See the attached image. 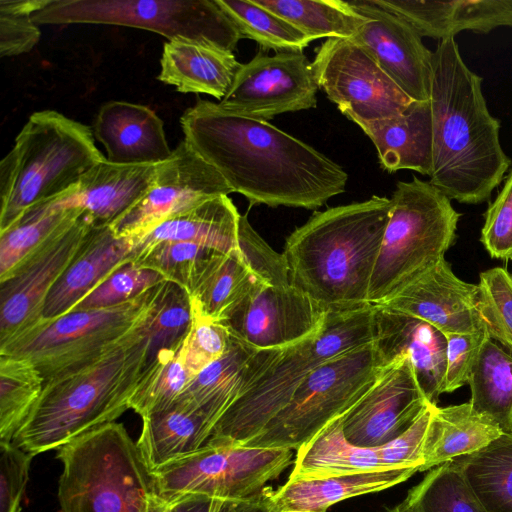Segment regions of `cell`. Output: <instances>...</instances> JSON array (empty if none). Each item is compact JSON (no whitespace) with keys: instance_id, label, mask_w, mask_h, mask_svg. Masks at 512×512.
<instances>
[{"instance_id":"cell-1","label":"cell","mask_w":512,"mask_h":512,"mask_svg":"<svg viewBox=\"0 0 512 512\" xmlns=\"http://www.w3.org/2000/svg\"><path fill=\"white\" fill-rule=\"evenodd\" d=\"M180 124L189 147L250 205L314 210L345 191L339 164L269 122L199 99Z\"/></svg>"},{"instance_id":"cell-2","label":"cell","mask_w":512,"mask_h":512,"mask_svg":"<svg viewBox=\"0 0 512 512\" xmlns=\"http://www.w3.org/2000/svg\"><path fill=\"white\" fill-rule=\"evenodd\" d=\"M429 101L430 183L459 203L489 200L511 160L500 143V123L488 110L482 78L465 64L454 37L439 41L433 51Z\"/></svg>"},{"instance_id":"cell-3","label":"cell","mask_w":512,"mask_h":512,"mask_svg":"<svg viewBox=\"0 0 512 512\" xmlns=\"http://www.w3.org/2000/svg\"><path fill=\"white\" fill-rule=\"evenodd\" d=\"M390 208L374 195L314 212L285 242L291 284L325 311L368 304Z\"/></svg>"},{"instance_id":"cell-4","label":"cell","mask_w":512,"mask_h":512,"mask_svg":"<svg viewBox=\"0 0 512 512\" xmlns=\"http://www.w3.org/2000/svg\"><path fill=\"white\" fill-rule=\"evenodd\" d=\"M147 322L97 360L46 381L12 442L34 455L58 450L130 409L147 365Z\"/></svg>"},{"instance_id":"cell-5","label":"cell","mask_w":512,"mask_h":512,"mask_svg":"<svg viewBox=\"0 0 512 512\" xmlns=\"http://www.w3.org/2000/svg\"><path fill=\"white\" fill-rule=\"evenodd\" d=\"M104 159L90 127L52 110L33 113L0 163V233L31 208L75 190Z\"/></svg>"},{"instance_id":"cell-6","label":"cell","mask_w":512,"mask_h":512,"mask_svg":"<svg viewBox=\"0 0 512 512\" xmlns=\"http://www.w3.org/2000/svg\"><path fill=\"white\" fill-rule=\"evenodd\" d=\"M375 309L368 303L327 311L318 332L281 349L269 368L227 408L209 440L244 446L258 435L312 371L373 342Z\"/></svg>"},{"instance_id":"cell-7","label":"cell","mask_w":512,"mask_h":512,"mask_svg":"<svg viewBox=\"0 0 512 512\" xmlns=\"http://www.w3.org/2000/svg\"><path fill=\"white\" fill-rule=\"evenodd\" d=\"M56 451L60 512H157L152 473L123 424L97 427Z\"/></svg>"},{"instance_id":"cell-8","label":"cell","mask_w":512,"mask_h":512,"mask_svg":"<svg viewBox=\"0 0 512 512\" xmlns=\"http://www.w3.org/2000/svg\"><path fill=\"white\" fill-rule=\"evenodd\" d=\"M372 274L368 303L381 304L444 258L461 214L437 187L417 177L399 181Z\"/></svg>"},{"instance_id":"cell-9","label":"cell","mask_w":512,"mask_h":512,"mask_svg":"<svg viewBox=\"0 0 512 512\" xmlns=\"http://www.w3.org/2000/svg\"><path fill=\"white\" fill-rule=\"evenodd\" d=\"M384 366L373 342L329 360L304 379L289 403L244 446L297 450L343 417Z\"/></svg>"},{"instance_id":"cell-10","label":"cell","mask_w":512,"mask_h":512,"mask_svg":"<svg viewBox=\"0 0 512 512\" xmlns=\"http://www.w3.org/2000/svg\"><path fill=\"white\" fill-rule=\"evenodd\" d=\"M42 24H105L140 28L233 52L243 38L216 0H50L33 14Z\"/></svg>"},{"instance_id":"cell-11","label":"cell","mask_w":512,"mask_h":512,"mask_svg":"<svg viewBox=\"0 0 512 512\" xmlns=\"http://www.w3.org/2000/svg\"><path fill=\"white\" fill-rule=\"evenodd\" d=\"M156 286L118 305L63 315L7 355L29 360L45 382L77 370L118 347L147 322Z\"/></svg>"},{"instance_id":"cell-12","label":"cell","mask_w":512,"mask_h":512,"mask_svg":"<svg viewBox=\"0 0 512 512\" xmlns=\"http://www.w3.org/2000/svg\"><path fill=\"white\" fill-rule=\"evenodd\" d=\"M291 462V449L208 440L151 473L157 494L168 503L189 494L238 500L260 494Z\"/></svg>"},{"instance_id":"cell-13","label":"cell","mask_w":512,"mask_h":512,"mask_svg":"<svg viewBox=\"0 0 512 512\" xmlns=\"http://www.w3.org/2000/svg\"><path fill=\"white\" fill-rule=\"evenodd\" d=\"M94 222L84 214L50 238L0 282V355H7L43 326L47 297L87 240Z\"/></svg>"},{"instance_id":"cell-14","label":"cell","mask_w":512,"mask_h":512,"mask_svg":"<svg viewBox=\"0 0 512 512\" xmlns=\"http://www.w3.org/2000/svg\"><path fill=\"white\" fill-rule=\"evenodd\" d=\"M312 65L319 88L357 125L397 116L413 101L352 39L328 38Z\"/></svg>"},{"instance_id":"cell-15","label":"cell","mask_w":512,"mask_h":512,"mask_svg":"<svg viewBox=\"0 0 512 512\" xmlns=\"http://www.w3.org/2000/svg\"><path fill=\"white\" fill-rule=\"evenodd\" d=\"M319 89L312 62L303 52H259L242 64L218 105L268 122L275 116L315 108Z\"/></svg>"},{"instance_id":"cell-16","label":"cell","mask_w":512,"mask_h":512,"mask_svg":"<svg viewBox=\"0 0 512 512\" xmlns=\"http://www.w3.org/2000/svg\"><path fill=\"white\" fill-rule=\"evenodd\" d=\"M233 193L221 174L182 141L159 165L147 193L110 227L135 239L210 198Z\"/></svg>"},{"instance_id":"cell-17","label":"cell","mask_w":512,"mask_h":512,"mask_svg":"<svg viewBox=\"0 0 512 512\" xmlns=\"http://www.w3.org/2000/svg\"><path fill=\"white\" fill-rule=\"evenodd\" d=\"M326 314L292 284H260L220 324L256 350L283 349L318 332Z\"/></svg>"},{"instance_id":"cell-18","label":"cell","mask_w":512,"mask_h":512,"mask_svg":"<svg viewBox=\"0 0 512 512\" xmlns=\"http://www.w3.org/2000/svg\"><path fill=\"white\" fill-rule=\"evenodd\" d=\"M429 405L409 360L399 358L384 366L342 417L343 430L354 445L378 448L406 431Z\"/></svg>"},{"instance_id":"cell-19","label":"cell","mask_w":512,"mask_h":512,"mask_svg":"<svg viewBox=\"0 0 512 512\" xmlns=\"http://www.w3.org/2000/svg\"><path fill=\"white\" fill-rule=\"evenodd\" d=\"M350 5L366 20L352 39L413 101H428L433 52L403 18L373 0H352Z\"/></svg>"},{"instance_id":"cell-20","label":"cell","mask_w":512,"mask_h":512,"mask_svg":"<svg viewBox=\"0 0 512 512\" xmlns=\"http://www.w3.org/2000/svg\"><path fill=\"white\" fill-rule=\"evenodd\" d=\"M378 305L421 319L445 336L486 329L478 309V286L458 278L445 258Z\"/></svg>"},{"instance_id":"cell-21","label":"cell","mask_w":512,"mask_h":512,"mask_svg":"<svg viewBox=\"0 0 512 512\" xmlns=\"http://www.w3.org/2000/svg\"><path fill=\"white\" fill-rule=\"evenodd\" d=\"M375 306L373 344L383 363L408 359L427 400L437 405L444 393L446 336L421 319Z\"/></svg>"},{"instance_id":"cell-22","label":"cell","mask_w":512,"mask_h":512,"mask_svg":"<svg viewBox=\"0 0 512 512\" xmlns=\"http://www.w3.org/2000/svg\"><path fill=\"white\" fill-rule=\"evenodd\" d=\"M134 242L117 237L109 225H94L84 245L50 291L43 312V329L68 314L107 277L130 263Z\"/></svg>"},{"instance_id":"cell-23","label":"cell","mask_w":512,"mask_h":512,"mask_svg":"<svg viewBox=\"0 0 512 512\" xmlns=\"http://www.w3.org/2000/svg\"><path fill=\"white\" fill-rule=\"evenodd\" d=\"M94 136L111 163L158 165L172 154L163 121L140 104L110 101L102 105L94 121Z\"/></svg>"},{"instance_id":"cell-24","label":"cell","mask_w":512,"mask_h":512,"mask_svg":"<svg viewBox=\"0 0 512 512\" xmlns=\"http://www.w3.org/2000/svg\"><path fill=\"white\" fill-rule=\"evenodd\" d=\"M159 165L116 164L105 158L82 177L74 191L53 199L51 205L81 208L95 225L110 226L147 193Z\"/></svg>"},{"instance_id":"cell-25","label":"cell","mask_w":512,"mask_h":512,"mask_svg":"<svg viewBox=\"0 0 512 512\" xmlns=\"http://www.w3.org/2000/svg\"><path fill=\"white\" fill-rule=\"evenodd\" d=\"M407 21L421 37L444 40L469 30L512 27V0H373Z\"/></svg>"},{"instance_id":"cell-26","label":"cell","mask_w":512,"mask_h":512,"mask_svg":"<svg viewBox=\"0 0 512 512\" xmlns=\"http://www.w3.org/2000/svg\"><path fill=\"white\" fill-rule=\"evenodd\" d=\"M373 142L384 170H413L430 177L433 132L430 101H412L399 115L358 124Z\"/></svg>"},{"instance_id":"cell-27","label":"cell","mask_w":512,"mask_h":512,"mask_svg":"<svg viewBox=\"0 0 512 512\" xmlns=\"http://www.w3.org/2000/svg\"><path fill=\"white\" fill-rule=\"evenodd\" d=\"M158 79L183 93H204L222 100L241 67L233 52L188 39L164 43Z\"/></svg>"},{"instance_id":"cell-28","label":"cell","mask_w":512,"mask_h":512,"mask_svg":"<svg viewBox=\"0 0 512 512\" xmlns=\"http://www.w3.org/2000/svg\"><path fill=\"white\" fill-rule=\"evenodd\" d=\"M240 216L228 195L210 198L132 239L133 255L162 241L190 242L221 253H239Z\"/></svg>"},{"instance_id":"cell-29","label":"cell","mask_w":512,"mask_h":512,"mask_svg":"<svg viewBox=\"0 0 512 512\" xmlns=\"http://www.w3.org/2000/svg\"><path fill=\"white\" fill-rule=\"evenodd\" d=\"M418 470L381 469L322 479H288L278 490L269 491L273 508H294L319 512L343 500L386 490L405 482Z\"/></svg>"},{"instance_id":"cell-30","label":"cell","mask_w":512,"mask_h":512,"mask_svg":"<svg viewBox=\"0 0 512 512\" xmlns=\"http://www.w3.org/2000/svg\"><path fill=\"white\" fill-rule=\"evenodd\" d=\"M260 284L240 253L212 251L196 270L187 291L193 310L221 323Z\"/></svg>"},{"instance_id":"cell-31","label":"cell","mask_w":512,"mask_h":512,"mask_svg":"<svg viewBox=\"0 0 512 512\" xmlns=\"http://www.w3.org/2000/svg\"><path fill=\"white\" fill-rule=\"evenodd\" d=\"M502 430L477 413L470 402L433 407L419 472L472 454L494 441Z\"/></svg>"},{"instance_id":"cell-32","label":"cell","mask_w":512,"mask_h":512,"mask_svg":"<svg viewBox=\"0 0 512 512\" xmlns=\"http://www.w3.org/2000/svg\"><path fill=\"white\" fill-rule=\"evenodd\" d=\"M213 428L204 415L176 402L163 411L142 418L136 445L152 472L203 447Z\"/></svg>"},{"instance_id":"cell-33","label":"cell","mask_w":512,"mask_h":512,"mask_svg":"<svg viewBox=\"0 0 512 512\" xmlns=\"http://www.w3.org/2000/svg\"><path fill=\"white\" fill-rule=\"evenodd\" d=\"M296 451L288 479H322L389 469L382 464L377 448L360 447L347 439L342 417L328 424Z\"/></svg>"},{"instance_id":"cell-34","label":"cell","mask_w":512,"mask_h":512,"mask_svg":"<svg viewBox=\"0 0 512 512\" xmlns=\"http://www.w3.org/2000/svg\"><path fill=\"white\" fill-rule=\"evenodd\" d=\"M453 462L484 512H512V432Z\"/></svg>"},{"instance_id":"cell-35","label":"cell","mask_w":512,"mask_h":512,"mask_svg":"<svg viewBox=\"0 0 512 512\" xmlns=\"http://www.w3.org/2000/svg\"><path fill=\"white\" fill-rule=\"evenodd\" d=\"M472 408L512 432V353L492 339L483 343L468 379Z\"/></svg>"},{"instance_id":"cell-36","label":"cell","mask_w":512,"mask_h":512,"mask_svg":"<svg viewBox=\"0 0 512 512\" xmlns=\"http://www.w3.org/2000/svg\"><path fill=\"white\" fill-rule=\"evenodd\" d=\"M78 207H54L49 201L28 210L12 227L0 233V282L8 279L50 238L83 214Z\"/></svg>"},{"instance_id":"cell-37","label":"cell","mask_w":512,"mask_h":512,"mask_svg":"<svg viewBox=\"0 0 512 512\" xmlns=\"http://www.w3.org/2000/svg\"><path fill=\"white\" fill-rule=\"evenodd\" d=\"M279 15L310 37L352 38L365 22L348 1L341 0H254Z\"/></svg>"},{"instance_id":"cell-38","label":"cell","mask_w":512,"mask_h":512,"mask_svg":"<svg viewBox=\"0 0 512 512\" xmlns=\"http://www.w3.org/2000/svg\"><path fill=\"white\" fill-rule=\"evenodd\" d=\"M44 383L29 360L0 355V441L12 442L38 401Z\"/></svg>"},{"instance_id":"cell-39","label":"cell","mask_w":512,"mask_h":512,"mask_svg":"<svg viewBox=\"0 0 512 512\" xmlns=\"http://www.w3.org/2000/svg\"><path fill=\"white\" fill-rule=\"evenodd\" d=\"M193 319V305L188 291L168 280L158 283L147 322L146 367L159 354L175 351L182 345Z\"/></svg>"},{"instance_id":"cell-40","label":"cell","mask_w":512,"mask_h":512,"mask_svg":"<svg viewBox=\"0 0 512 512\" xmlns=\"http://www.w3.org/2000/svg\"><path fill=\"white\" fill-rule=\"evenodd\" d=\"M234 22L243 38L263 50L303 52L313 41L291 23L254 0H216Z\"/></svg>"},{"instance_id":"cell-41","label":"cell","mask_w":512,"mask_h":512,"mask_svg":"<svg viewBox=\"0 0 512 512\" xmlns=\"http://www.w3.org/2000/svg\"><path fill=\"white\" fill-rule=\"evenodd\" d=\"M181 346L175 351L159 354L145 368L130 401V409L141 418L174 405L192 379L183 362Z\"/></svg>"},{"instance_id":"cell-42","label":"cell","mask_w":512,"mask_h":512,"mask_svg":"<svg viewBox=\"0 0 512 512\" xmlns=\"http://www.w3.org/2000/svg\"><path fill=\"white\" fill-rule=\"evenodd\" d=\"M405 501L414 512H484L453 461L433 468Z\"/></svg>"},{"instance_id":"cell-43","label":"cell","mask_w":512,"mask_h":512,"mask_svg":"<svg viewBox=\"0 0 512 512\" xmlns=\"http://www.w3.org/2000/svg\"><path fill=\"white\" fill-rule=\"evenodd\" d=\"M478 309L487 333L512 353V275L494 267L481 272Z\"/></svg>"},{"instance_id":"cell-44","label":"cell","mask_w":512,"mask_h":512,"mask_svg":"<svg viewBox=\"0 0 512 512\" xmlns=\"http://www.w3.org/2000/svg\"><path fill=\"white\" fill-rule=\"evenodd\" d=\"M212 251L215 250L190 242L162 241L134 254L131 263L154 270L165 280L187 289L199 265Z\"/></svg>"},{"instance_id":"cell-45","label":"cell","mask_w":512,"mask_h":512,"mask_svg":"<svg viewBox=\"0 0 512 512\" xmlns=\"http://www.w3.org/2000/svg\"><path fill=\"white\" fill-rule=\"evenodd\" d=\"M163 280L164 277L154 270L127 263L107 277L72 311L100 309L127 302Z\"/></svg>"},{"instance_id":"cell-46","label":"cell","mask_w":512,"mask_h":512,"mask_svg":"<svg viewBox=\"0 0 512 512\" xmlns=\"http://www.w3.org/2000/svg\"><path fill=\"white\" fill-rule=\"evenodd\" d=\"M50 0H0V55L17 56L31 51L41 33L33 14Z\"/></svg>"},{"instance_id":"cell-47","label":"cell","mask_w":512,"mask_h":512,"mask_svg":"<svg viewBox=\"0 0 512 512\" xmlns=\"http://www.w3.org/2000/svg\"><path fill=\"white\" fill-rule=\"evenodd\" d=\"M238 249L243 262L260 281L278 288L291 285L284 254L270 247L251 226L247 215L240 216Z\"/></svg>"},{"instance_id":"cell-48","label":"cell","mask_w":512,"mask_h":512,"mask_svg":"<svg viewBox=\"0 0 512 512\" xmlns=\"http://www.w3.org/2000/svg\"><path fill=\"white\" fill-rule=\"evenodd\" d=\"M229 343L230 334L222 324L194 312L190 331L181 346L183 362L192 377L220 358Z\"/></svg>"},{"instance_id":"cell-49","label":"cell","mask_w":512,"mask_h":512,"mask_svg":"<svg viewBox=\"0 0 512 512\" xmlns=\"http://www.w3.org/2000/svg\"><path fill=\"white\" fill-rule=\"evenodd\" d=\"M480 241L491 257L512 260V167L484 214Z\"/></svg>"},{"instance_id":"cell-50","label":"cell","mask_w":512,"mask_h":512,"mask_svg":"<svg viewBox=\"0 0 512 512\" xmlns=\"http://www.w3.org/2000/svg\"><path fill=\"white\" fill-rule=\"evenodd\" d=\"M34 454L0 441V512H21Z\"/></svg>"},{"instance_id":"cell-51","label":"cell","mask_w":512,"mask_h":512,"mask_svg":"<svg viewBox=\"0 0 512 512\" xmlns=\"http://www.w3.org/2000/svg\"><path fill=\"white\" fill-rule=\"evenodd\" d=\"M434 406L429 405L406 431L377 448L386 468H413L420 471L424 441Z\"/></svg>"},{"instance_id":"cell-52","label":"cell","mask_w":512,"mask_h":512,"mask_svg":"<svg viewBox=\"0 0 512 512\" xmlns=\"http://www.w3.org/2000/svg\"><path fill=\"white\" fill-rule=\"evenodd\" d=\"M488 338L490 337L486 329L475 333L446 335L444 392H453L468 384L472 367Z\"/></svg>"},{"instance_id":"cell-53","label":"cell","mask_w":512,"mask_h":512,"mask_svg":"<svg viewBox=\"0 0 512 512\" xmlns=\"http://www.w3.org/2000/svg\"><path fill=\"white\" fill-rule=\"evenodd\" d=\"M270 487L255 497L248 499H219L213 512H271L269 502Z\"/></svg>"},{"instance_id":"cell-54","label":"cell","mask_w":512,"mask_h":512,"mask_svg":"<svg viewBox=\"0 0 512 512\" xmlns=\"http://www.w3.org/2000/svg\"><path fill=\"white\" fill-rule=\"evenodd\" d=\"M220 498L200 494L181 496L169 502L171 512H213Z\"/></svg>"},{"instance_id":"cell-55","label":"cell","mask_w":512,"mask_h":512,"mask_svg":"<svg viewBox=\"0 0 512 512\" xmlns=\"http://www.w3.org/2000/svg\"><path fill=\"white\" fill-rule=\"evenodd\" d=\"M388 512H414L412 508L407 504V502L404 500Z\"/></svg>"},{"instance_id":"cell-56","label":"cell","mask_w":512,"mask_h":512,"mask_svg":"<svg viewBox=\"0 0 512 512\" xmlns=\"http://www.w3.org/2000/svg\"><path fill=\"white\" fill-rule=\"evenodd\" d=\"M270 502V501H269ZM271 506V504H270ZM271 512H319V511H313V510H305V509H294V508H280L275 509L271 506Z\"/></svg>"},{"instance_id":"cell-57","label":"cell","mask_w":512,"mask_h":512,"mask_svg":"<svg viewBox=\"0 0 512 512\" xmlns=\"http://www.w3.org/2000/svg\"><path fill=\"white\" fill-rule=\"evenodd\" d=\"M157 512H171L170 504L162 499Z\"/></svg>"},{"instance_id":"cell-58","label":"cell","mask_w":512,"mask_h":512,"mask_svg":"<svg viewBox=\"0 0 512 512\" xmlns=\"http://www.w3.org/2000/svg\"><path fill=\"white\" fill-rule=\"evenodd\" d=\"M386 512H388V511H386Z\"/></svg>"},{"instance_id":"cell-59","label":"cell","mask_w":512,"mask_h":512,"mask_svg":"<svg viewBox=\"0 0 512 512\" xmlns=\"http://www.w3.org/2000/svg\"><path fill=\"white\" fill-rule=\"evenodd\" d=\"M512 275V274H511Z\"/></svg>"}]
</instances>
